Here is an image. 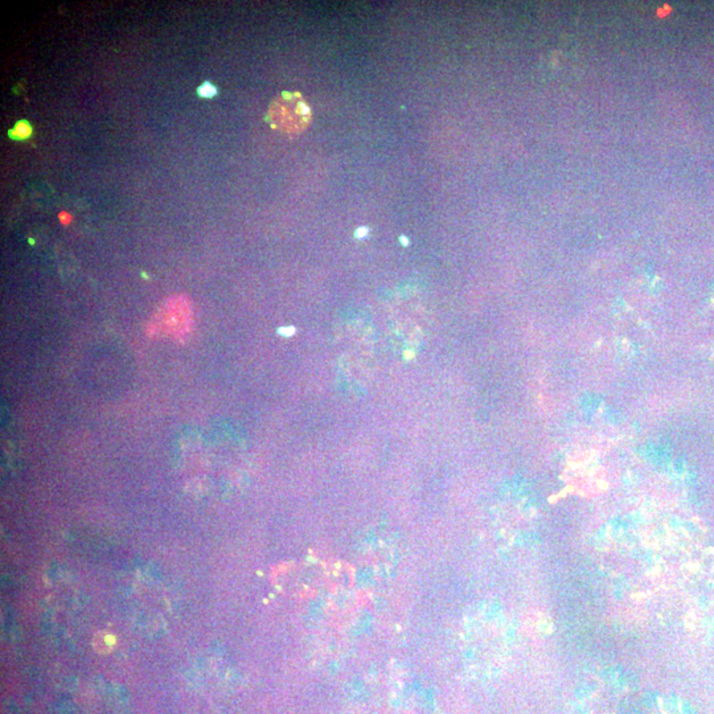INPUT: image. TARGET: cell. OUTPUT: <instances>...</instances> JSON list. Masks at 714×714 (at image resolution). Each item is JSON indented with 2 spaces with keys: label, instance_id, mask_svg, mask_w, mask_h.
Instances as JSON below:
<instances>
[{
  "label": "cell",
  "instance_id": "cell-3",
  "mask_svg": "<svg viewBox=\"0 0 714 714\" xmlns=\"http://www.w3.org/2000/svg\"><path fill=\"white\" fill-rule=\"evenodd\" d=\"M8 136L12 141H26L32 136V126L28 120H19L12 130L8 131Z\"/></svg>",
  "mask_w": 714,
  "mask_h": 714
},
{
  "label": "cell",
  "instance_id": "cell-2",
  "mask_svg": "<svg viewBox=\"0 0 714 714\" xmlns=\"http://www.w3.org/2000/svg\"><path fill=\"white\" fill-rule=\"evenodd\" d=\"M190 329H192V310L190 300L184 295H176L162 306L147 332L150 337L165 332V335H170L174 339L184 342L190 335Z\"/></svg>",
  "mask_w": 714,
  "mask_h": 714
},
{
  "label": "cell",
  "instance_id": "cell-4",
  "mask_svg": "<svg viewBox=\"0 0 714 714\" xmlns=\"http://www.w3.org/2000/svg\"><path fill=\"white\" fill-rule=\"evenodd\" d=\"M198 94L201 98L211 99L219 94V89L211 82L206 81L198 88Z\"/></svg>",
  "mask_w": 714,
  "mask_h": 714
},
{
  "label": "cell",
  "instance_id": "cell-8",
  "mask_svg": "<svg viewBox=\"0 0 714 714\" xmlns=\"http://www.w3.org/2000/svg\"><path fill=\"white\" fill-rule=\"evenodd\" d=\"M401 243H402V245H405V246L409 245V241H407V237H404V236H402V237H401Z\"/></svg>",
  "mask_w": 714,
  "mask_h": 714
},
{
  "label": "cell",
  "instance_id": "cell-5",
  "mask_svg": "<svg viewBox=\"0 0 714 714\" xmlns=\"http://www.w3.org/2000/svg\"><path fill=\"white\" fill-rule=\"evenodd\" d=\"M294 332V327H283V329L279 330V334L283 335V337H291Z\"/></svg>",
  "mask_w": 714,
  "mask_h": 714
},
{
  "label": "cell",
  "instance_id": "cell-7",
  "mask_svg": "<svg viewBox=\"0 0 714 714\" xmlns=\"http://www.w3.org/2000/svg\"><path fill=\"white\" fill-rule=\"evenodd\" d=\"M60 219H61V221L64 222V224H68V222L71 221V216H69L68 213H61L60 214Z\"/></svg>",
  "mask_w": 714,
  "mask_h": 714
},
{
  "label": "cell",
  "instance_id": "cell-1",
  "mask_svg": "<svg viewBox=\"0 0 714 714\" xmlns=\"http://www.w3.org/2000/svg\"><path fill=\"white\" fill-rule=\"evenodd\" d=\"M268 120L282 133L297 136L310 123V107L299 93H282L270 105Z\"/></svg>",
  "mask_w": 714,
  "mask_h": 714
},
{
  "label": "cell",
  "instance_id": "cell-6",
  "mask_svg": "<svg viewBox=\"0 0 714 714\" xmlns=\"http://www.w3.org/2000/svg\"><path fill=\"white\" fill-rule=\"evenodd\" d=\"M367 235H368L367 228H360V229L357 230V232H356V236L359 238H362V237H364V236H367Z\"/></svg>",
  "mask_w": 714,
  "mask_h": 714
}]
</instances>
